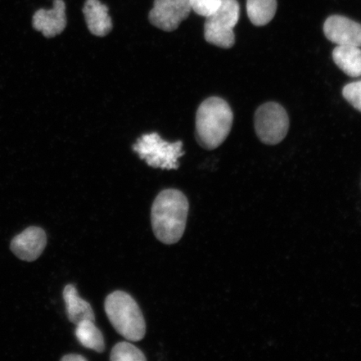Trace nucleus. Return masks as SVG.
I'll return each instance as SVG.
<instances>
[{
  "mask_svg": "<svg viewBox=\"0 0 361 361\" xmlns=\"http://www.w3.org/2000/svg\"><path fill=\"white\" fill-rule=\"evenodd\" d=\"M333 60L340 69L351 78L361 75V49L350 45H337Z\"/></svg>",
  "mask_w": 361,
  "mask_h": 361,
  "instance_id": "obj_13",
  "label": "nucleus"
},
{
  "mask_svg": "<svg viewBox=\"0 0 361 361\" xmlns=\"http://www.w3.org/2000/svg\"><path fill=\"white\" fill-rule=\"evenodd\" d=\"M105 310L112 326L126 340L137 342L145 336V319L129 293L120 290L110 293L105 301Z\"/></svg>",
  "mask_w": 361,
  "mask_h": 361,
  "instance_id": "obj_3",
  "label": "nucleus"
},
{
  "mask_svg": "<svg viewBox=\"0 0 361 361\" xmlns=\"http://www.w3.org/2000/svg\"><path fill=\"white\" fill-rule=\"evenodd\" d=\"M326 38L337 45L361 47V25L341 16L329 17L324 25Z\"/></svg>",
  "mask_w": 361,
  "mask_h": 361,
  "instance_id": "obj_9",
  "label": "nucleus"
},
{
  "mask_svg": "<svg viewBox=\"0 0 361 361\" xmlns=\"http://www.w3.org/2000/svg\"><path fill=\"white\" fill-rule=\"evenodd\" d=\"M222 0H190L192 11L197 15L210 17L219 10Z\"/></svg>",
  "mask_w": 361,
  "mask_h": 361,
  "instance_id": "obj_17",
  "label": "nucleus"
},
{
  "mask_svg": "<svg viewBox=\"0 0 361 361\" xmlns=\"http://www.w3.org/2000/svg\"><path fill=\"white\" fill-rule=\"evenodd\" d=\"M87 360L84 356L78 354H69L61 358L62 361H85Z\"/></svg>",
  "mask_w": 361,
  "mask_h": 361,
  "instance_id": "obj_19",
  "label": "nucleus"
},
{
  "mask_svg": "<svg viewBox=\"0 0 361 361\" xmlns=\"http://www.w3.org/2000/svg\"><path fill=\"white\" fill-rule=\"evenodd\" d=\"M276 11V0H247V16L256 26L269 24Z\"/></svg>",
  "mask_w": 361,
  "mask_h": 361,
  "instance_id": "obj_15",
  "label": "nucleus"
},
{
  "mask_svg": "<svg viewBox=\"0 0 361 361\" xmlns=\"http://www.w3.org/2000/svg\"><path fill=\"white\" fill-rule=\"evenodd\" d=\"M191 11L190 0H155L149 21L157 28L171 32L187 19Z\"/></svg>",
  "mask_w": 361,
  "mask_h": 361,
  "instance_id": "obj_7",
  "label": "nucleus"
},
{
  "mask_svg": "<svg viewBox=\"0 0 361 361\" xmlns=\"http://www.w3.org/2000/svg\"><path fill=\"white\" fill-rule=\"evenodd\" d=\"M257 135L262 142L276 145L286 137L290 121L284 108L278 103L264 104L255 116Z\"/></svg>",
  "mask_w": 361,
  "mask_h": 361,
  "instance_id": "obj_6",
  "label": "nucleus"
},
{
  "mask_svg": "<svg viewBox=\"0 0 361 361\" xmlns=\"http://www.w3.org/2000/svg\"><path fill=\"white\" fill-rule=\"evenodd\" d=\"M68 319L71 323L79 324L83 320L94 322V314L92 305L79 296L74 284H67L63 291Z\"/></svg>",
  "mask_w": 361,
  "mask_h": 361,
  "instance_id": "obj_12",
  "label": "nucleus"
},
{
  "mask_svg": "<svg viewBox=\"0 0 361 361\" xmlns=\"http://www.w3.org/2000/svg\"><path fill=\"white\" fill-rule=\"evenodd\" d=\"M133 149L148 166L162 170L178 169L179 158L185 153L182 141L169 142L157 133L142 135Z\"/></svg>",
  "mask_w": 361,
  "mask_h": 361,
  "instance_id": "obj_4",
  "label": "nucleus"
},
{
  "mask_svg": "<svg viewBox=\"0 0 361 361\" xmlns=\"http://www.w3.org/2000/svg\"><path fill=\"white\" fill-rule=\"evenodd\" d=\"M75 336L85 348L102 353L105 350V340L102 331L92 320H83L76 324Z\"/></svg>",
  "mask_w": 361,
  "mask_h": 361,
  "instance_id": "obj_14",
  "label": "nucleus"
},
{
  "mask_svg": "<svg viewBox=\"0 0 361 361\" xmlns=\"http://www.w3.org/2000/svg\"><path fill=\"white\" fill-rule=\"evenodd\" d=\"M233 114L224 99L210 97L198 107L196 138L207 150H214L225 141L232 129Z\"/></svg>",
  "mask_w": 361,
  "mask_h": 361,
  "instance_id": "obj_2",
  "label": "nucleus"
},
{
  "mask_svg": "<svg viewBox=\"0 0 361 361\" xmlns=\"http://www.w3.org/2000/svg\"><path fill=\"white\" fill-rule=\"evenodd\" d=\"M82 11L90 33L104 37L111 32L113 24L108 13L109 8L100 0H87Z\"/></svg>",
  "mask_w": 361,
  "mask_h": 361,
  "instance_id": "obj_11",
  "label": "nucleus"
},
{
  "mask_svg": "<svg viewBox=\"0 0 361 361\" xmlns=\"http://www.w3.org/2000/svg\"><path fill=\"white\" fill-rule=\"evenodd\" d=\"M189 202L177 189H166L156 197L152 207V225L158 240L173 245L183 238L186 228Z\"/></svg>",
  "mask_w": 361,
  "mask_h": 361,
  "instance_id": "obj_1",
  "label": "nucleus"
},
{
  "mask_svg": "<svg viewBox=\"0 0 361 361\" xmlns=\"http://www.w3.org/2000/svg\"><path fill=\"white\" fill-rule=\"evenodd\" d=\"M112 361H145V355L137 347L129 342H120L113 347L111 353Z\"/></svg>",
  "mask_w": 361,
  "mask_h": 361,
  "instance_id": "obj_16",
  "label": "nucleus"
},
{
  "mask_svg": "<svg viewBox=\"0 0 361 361\" xmlns=\"http://www.w3.org/2000/svg\"><path fill=\"white\" fill-rule=\"evenodd\" d=\"M47 245L44 230L30 227L13 238L11 251L20 259L33 262L39 258Z\"/></svg>",
  "mask_w": 361,
  "mask_h": 361,
  "instance_id": "obj_8",
  "label": "nucleus"
},
{
  "mask_svg": "<svg viewBox=\"0 0 361 361\" xmlns=\"http://www.w3.org/2000/svg\"><path fill=\"white\" fill-rule=\"evenodd\" d=\"M240 7L237 0H222L219 10L207 18L204 37L207 43L229 49L235 43L233 29L239 20Z\"/></svg>",
  "mask_w": 361,
  "mask_h": 361,
  "instance_id": "obj_5",
  "label": "nucleus"
},
{
  "mask_svg": "<svg viewBox=\"0 0 361 361\" xmlns=\"http://www.w3.org/2000/svg\"><path fill=\"white\" fill-rule=\"evenodd\" d=\"M67 25L66 3L64 0H54L51 10L36 11L33 16V27L42 32L44 37L53 38L64 31Z\"/></svg>",
  "mask_w": 361,
  "mask_h": 361,
  "instance_id": "obj_10",
  "label": "nucleus"
},
{
  "mask_svg": "<svg viewBox=\"0 0 361 361\" xmlns=\"http://www.w3.org/2000/svg\"><path fill=\"white\" fill-rule=\"evenodd\" d=\"M342 94L352 106L361 111V80L346 85Z\"/></svg>",
  "mask_w": 361,
  "mask_h": 361,
  "instance_id": "obj_18",
  "label": "nucleus"
}]
</instances>
